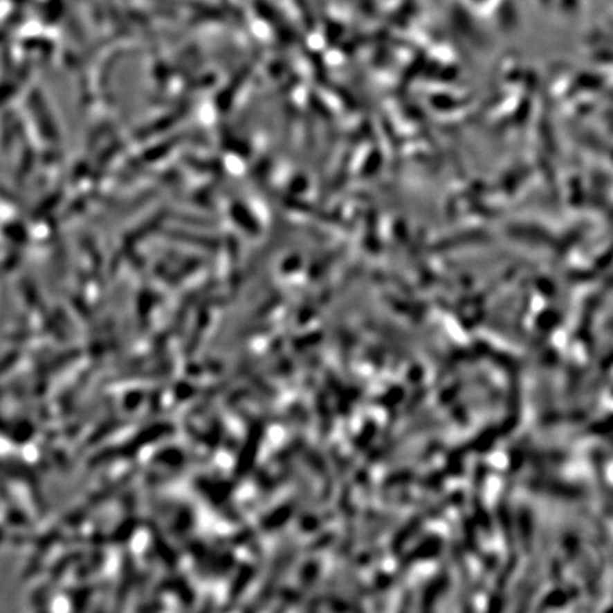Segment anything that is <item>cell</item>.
Instances as JSON below:
<instances>
[{"mask_svg": "<svg viewBox=\"0 0 613 613\" xmlns=\"http://www.w3.org/2000/svg\"><path fill=\"white\" fill-rule=\"evenodd\" d=\"M29 105H30V108L33 111V114L37 118V122H39V127H40L42 132L46 135V138L54 139L55 136H54V128L51 125V120L48 117L47 111H44V105H43L42 97H40V94L37 91L30 94Z\"/></svg>", "mask_w": 613, "mask_h": 613, "instance_id": "cell-1", "label": "cell"}, {"mask_svg": "<svg viewBox=\"0 0 613 613\" xmlns=\"http://www.w3.org/2000/svg\"><path fill=\"white\" fill-rule=\"evenodd\" d=\"M27 74H29V70H27V67H24L23 70H20L15 75V78L3 82V84H0V105H3L8 100H10L13 95H16L17 90L26 81Z\"/></svg>", "mask_w": 613, "mask_h": 613, "instance_id": "cell-2", "label": "cell"}]
</instances>
